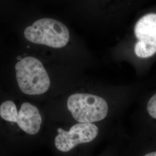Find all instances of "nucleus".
<instances>
[{
    "mask_svg": "<svg viewBox=\"0 0 156 156\" xmlns=\"http://www.w3.org/2000/svg\"><path fill=\"white\" fill-rule=\"evenodd\" d=\"M17 82L20 90L27 95H40L49 89L50 80L42 62L28 56L21 59L15 66Z\"/></svg>",
    "mask_w": 156,
    "mask_h": 156,
    "instance_id": "nucleus-1",
    "label": "nucleus"
},
{
    "mask_svg": "<svg viewBox=\"0 0 156 156\" xmlns=\"http://www.w3.org/2000/svg\"><path fill=\"white\" fill-rule=\"evenodd\" d=\"M24 35L28 41L53 48H61L67 45L70 35L67 26L62 23L50 18H43L27 27Z\"/></svg>",
    "mask_w": 156,
    "mask_h": 156,
    "instance_id": "nucleus-2",
    "label": "nucleus"
},
{
    "mask_svg": "<svg viewBox=\"0 0 156 156\" xmlns=\"http://www.w3.org/2000/svg\"><path fill=\"white\" fill-rule=\"evenodd\" d=\"M67 108L78 123H94L106 118L108 105L100 96L86 93L70 95L67 100Z\"/></svg>",
    "mask_w": 156,
    "mask_h": 156,
    "instance_id": "nucleus-3",
    "label": "nucleus"
},
{
    "mask_svg": "<svg viewBox=\"0 0 156 156\" xmlns=\"http://www.w3.org/2000/svg\"><path fill=\"white\" fill-rule=\"evenodd\" d=\"M54 144L57 151L67 153L80 145L93 142L99 134V128L94 123H78L69 130L57 128Z\"/></svg>",
    "mask_w": 156,
    "mask_h": 156,
    "instance_id": "nucleus-4",
    "label": "nucleus"
},
{
    "mask_svg": "<svg viewBox=\"0 0 156 156\" xmlns=\"http://www.w3.org/2000/svg\"><path fill=\"white\" fill-rule=\"evenodd\" d=\"M134 33L137 42L134 47L136 56L146 58L156 53V13L142 17L136 23Z\"/></svg>",
    "mask_w": 156,
    "mask_h": 156,
    "instance_id": "nucleus-5",
    "label": "nucleus"
},
{
    "mask_svg": "<svg viewBox=\"0 0 156 156\" xmlns=\"http://www.w3.org/2000/svg\"><path fill=\"white\" fill-rule=\"evenodd\" d=\"M10 123L16 124L25 133L34 135L39 133L42 118L38 108L29 102H24L19 109L17 108L15 115Z\"/></svg>",
    "mask_w": 156,
    "mask_h": 156,
    "instance_id": "nucleus-6",
    "label": "nucleus"
},
{
    "mask_svg": "<svg viewBox=\"0 0 156 156\" xmlns=\"http://www.w3.org/2000/svg\"><path fill=\"white\" fill-rule=\"evenodd\" d=\"M147 111L151 117L156 119V93L148 101Z\"/></svg>",
    "mask_w": 156,
    "mask_h": 156,
    "instance_id": "nucleus-7",
    "label": "nucleus"
},
{
    "mask_svg": "<svg viewBox=\"0 0 156 156\" xmlns=\"http://www.w3.org/2000/svg\"><path fill=\"white\" fill-rule=\"evenodd\" d=\"M144 156H156V151L150 152V153H149L147 154H146Z\"/></svg>",
    "mask_w": 156,
    "mask_h": 156,
    "instance_id": "nucleus-8",
    "label": "nucleus"
}]
</instances>
